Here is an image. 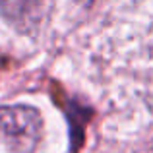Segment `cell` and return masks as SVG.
Masks as SVG:
<instances>
[{
    "label": "cell",
    "instance_id": "1",
    "mask_svg": "<svg viewBox=\"0 0 153 153\" xmlns=\"http://www.w3.org/2000/svg\"><path fill=\"white\" fill-rule=\"evenodd\" d=\"M43 118L35 107H0V140L16 153H31L41 140Z\"/></svg>",
    "mask_w": 153,
    "mask_h": 153
}]
</instances>
